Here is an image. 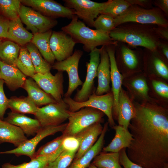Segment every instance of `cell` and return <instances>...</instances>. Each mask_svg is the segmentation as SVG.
<instances>
[{
	"mask_svg": "<svg viewBox=\"0 0 168 168\" xmlns=\"http://www.w3.org/2000/svg\"><path fill=\"white\" fill-rule=\"evenodd\" d=\"M135 113L128 129L133 139L127 154L143 168L168 165V109L154 101H133Z\"/></svg>",
	"mask_w": 168,
	"mask_h": 168,
	"instance_id": "1",
	"label": "cell"
},
{
	"mask_svg": "<svg viewBox=\"0 0 168 168\" xmlns=\"http://www.w3.org/2000/svg\"><path fill=\"white\" fill-rule=\"evenodd\" d=\"M71 19L69 23L62 27L61 30L69 35L76 44H82L85 51L90 52L98 46L116 43L109 35L86 26L75 15Z\"/></svg>",
	"mask_w": 168,
	"mask_h": 168,
	"instance_id": "2",
	"label": "cell"
},
{
	"mask_svg": "<svg viewBox=\"0 0 168 168\" xmlns=\"http://www.w3.org/2000/svg\"><path fill=\"white\" fill-rule=\"evenodd\" d=\"M109 35L115 41L134 47H142L153 52L156 51L160 44L154 28L148 29L140 26H117Z\"/></svg>",
	"mask_w": 168,
	"mask_h": 168,
	"instance_id": "3",
	"label": "cell"
},
{
	"mask_svg": "<svg viewBox=\"0 0 168 168\" xmlns=\"http://www.w3.org/2000/svg\"><path fill=\"white\" fill-rule=\"evenodd\" d=\"M160 9H146L132 5L124 13L114 18L115 27L128 22L154 24L167 27L168 21Z\"/></svg>",
	"mask_w": 168,
	"mask_h": 168,
	"instance_id": "4",
	"label": "cell"
},
{
	"mask_svg": "<svg viewBox=\"0 0 168 168\" xmlns=\"http://www.w3.org/2000/svg\"><path fill=\"white\" fill-rule=\"evenodd\" d=\"M68 122L62 134L75 136L80 132L98 122H101L105 114L98 109L89 107L82 108L75 112L68 110Z\"/></svg>",
	"mask_w": 168,
	"mask_h": 168,
	"instance_id": "5",
	"label": "cell"
},
{
	"mask_svg": "<svg viewBox=\"0 0 168 168\" xmlns=\"http://www.w3.org/2000/svg\"><path fill=\"white\" fill-rule=\"evenodd\" d=\"M63 100L68 105V110L70 111L75 112L86 107L95 108L107 116L108 122L112 128L115 125L113 115L114 98L111 91L103 95H97L94 91L88 99L82 102H76L70 97H64Z\"/></svg>",
	"mask_w": 168,
	"mask_h": 168,
	"instance_id": "6",
	"label": "cell"
},
{
	"mask_svg": "<svg viewBox=\"0 0 168 168\" xmlns=\"http://www.w3.org/2000/svg\"><path fill=\"white\" fill-rule=\"evenodd\" d=\"M19 17L22 23L33 35L49 31L58 23L55 19L46 16L31 8L24 5L20 6Z\"/></svg>",
	"mask_w": 168,
	"mask_h": 168,
	"instance_id": "7",
	"label": "cell"
},
{
	"mask_svg": "<svg viewBox=\"0 0 168 168\" xmlns=\"http://www.w3.org/2000/svg\"><path fill=\"white\" fill-rule=\"evenodd\" d=\"M68 106L63 100L40 108L34 114L42 127L58 125L68 119Z\"/></svg>",
	"mask_w": 168,
	"mask_h": 168,
	"instance_id": "8",
	"label": "cell"
},
{
	"mask_svg": "<svg viewBox=\"0 0 168 168\" xmlns=\"http://www.w3.org/2000/svg\"><path fill=\"white\" fill-rule=\"evenodd\" d=\"M83 54L82 51L76 49L69 57L61 61H57L52 65L53 69L56 70L58 71H65L68 73V86L67 92L63 95L64 97H70L77 88L83 84L78 73L79 61Z\"/></svg>",
	"mask_w": 168,
	"mask_h": 168,
	"instance_id": "9",
	"label": "cell"
},
{
	"mask_svg": "<svg viewBox=\"0 0 168 168\" xmlns=\"http://www.w3.org/2000/svg\"><path fill=\"white\" fill-rule=\"evenodd\" d=\"M67 123L61 124L42 127L33 138L28 139L22 145L16 148L4 152L0 154H14L19 156L25 155L33 159L38 144L45 138L58 132H63L66 128Z\"/></svg>",
	"mask_w": 168,
	"mask_h": 168,
	"instance_id": "10",
	"label": "cell"
},
{
	"mask_svg": "<svg viewBox=\"0 0 168 168\" xmlns=\"http://www.w3.org/2000/svg\"><path fill=\"white\" fill-rule=\"evenodd\" d=\"M21 3L29 6L47 17L55 19L66 18L72 19L75 11L53 0H21Z\"/></svg>",
	"mask_w": 168,
	"mask_h": 168,
	"instance_id": "11",
	"label": "cell"
},
{
	"mask_svg": "<svg viewBox=\"0 0 168 168\" xmlns=\"http://www.w3.org/2000/svg\"><path fill=\"white\" fill-rule=\"evenodd\" d=\"M64 6L73 10L75 15L88 26L93 27L95 19L100 14L105 2L90 0H64Z\"/></svg>",
	"mask_w": 168,
	"mask_h": 168,
	"instance_id": "12",
	"label": "cell"
},
{
	"mask_svg": "<svg viewBox=\"0 0 168 168\" xmlns=\"http://www.w3.org/2000/svg\"><path fill=\"white\" fill-rule=\"evenodd\" d=\"M100 49L95 48L90 53V59L86 62L87 73L85 82L80 90H77L73 100L77 102L87 100L94 91V81L100 60Z\"/></svg>",
	"mask_w": 168,
	"mask_h": 168,
	"instance_id": "13",
	"label": "cell"
},
{
	"mask_svg": "<svg viewBox=\"0 0 168 168\" xmlns=\"http://www.w3.org/2000/svg\"><path fill=\"white\" fill-rule=\"evenodd\" d=\"M32 78L43 90L51 96L57 102L63 100V72L58 71L54 75L50 72L44 74L36 73Z\"/></svg>",
	"mask_w": 168,
	"mask_h": 168,
	"instance_id": "14",
	"label": "cell"
},
{
	"mask_svg": "<svg viewBox=\"0 0 168 168\" xmlns=\"http://www.w3.org/2000/svg\"><path fill=\"white\" fill-rule=\"evenodd\" d=\"M128 95L133 101H153L149 96V87L147 76L141 72L124 78L123 84Z\"/></svg>",
	"mask_w": 168,
	"mask_h": 168,
	"instance_id": "15",
	"label": "cell"
},
{
	"mask_svg": "<svg viewBox=\"0 0 168 168\" xmlns=\"http://www.w3.org/2000/svg\"><path fill=\"white\" fill-rule=\"evenodd\" d=\"M76 44L69 35L62 30L53 31L49 40L51 50L58 62L71 56Z\"/></svg>",
	"mask_w": 168,
	"mask_h": 168,
	"instance_id": "16",
	"label": "cell"
},
{
	"mask_svg": "<svg viewBox=\"0 0 168 168\" xmlns=\"http://www.w3.org/2000/svg\"><path fill=\"white\" fill-rule=\"evenodd\" d=\"M116 43L106 46L110 61L111 92L114 98L113 115L117 119L118 98L123 84L124 77L118 67L115 59V47Z\"/></svg>",
	"mask_w": 168,
	"mask_h": 168,
	"instance_id": "17",
	"label": "cell"
},
{
	"mask_svg": "<svg viewBox=\"0 0 168 168\" xmlns=\"http://www.w3.org/2000/svg\"><path fill=\"white\" fill-rule=\"evenodd\" d=\"M120 51L115 59L124 78L140 73L139 59L134 51L125 45L122 46Z\"/></svg>",
	"mask_w": 168,
	"mask_h": 168,
	"instance_id": "18",
	"label": "cell"
},
{
	"mask_svg": "<svg viewBox=\"0 0 168 168\" xmlns=\"http://www.w3.org/2000/svg\"><path fill=\"white\" fill-rule=\"evenodd\" d=\"M100 50V60L96 76L98 84L95 91L97 95H103L111 91L110 64L106 46H102Z\"/></svg>",
	"mask_w": 168,
	"mask_h": 168,
	"instance_id": "19",
	"label": "cell"
},
{
	"mask_svg": "<svg viewBox=\"0 0 168 168\" xmlns=\"http://www.w3.org/2000/svg\"><path fill=\"white\" fill-rule=\"evenodd\" d=\"M101 123L98 122L94 124L75 136L79 141L80 146L74 159L81 157L96 143L103 130V127Z\"/></svg>",
	"mask_w": 168,
	"mask_h": 168,
	"instance_id": "20",
	"label": "cell"
},
{
	"mask_svg": "<svg viewBox=\"0 0 168 168\" xmlns=\"http://www.w3.org/2000/svg\"><path fill=\"white\" fill-rule=\"evenodd\" d=\"M135 113L133 100L127 91L121 88L118 98L117 119L118 125L125 129L128 126Z\"/></svg>",
	"mask_w": 168,
	"mask_h": 168,
	"instance_id": "21",
	"label": "cell"
},
{
	"mask_svg": "<svg viewBox=\"0 0 168 168\" xmlns=\"http://www.w3.org/2000/svg\"><path fill=\"white\" fill-rule=\"evenodd\" d=\"M0 79L3 80L12 91L22 88L27 79L24 74L15 66L0 62Z\"/></svg>",
	"mask_w": 168,
	"mask_h": 168,
	"instance_id": "22",
	"label": "cell"
},
{
	"mask_svg": "<svg viewBox=\"0 0 168 168\" xmlns=\"http://www.w3.org/2000/svg\"><path fill=\"white\" fill-rule=\"evenodd\" d=\"M4 121L20 128L27 136H35L42 128L36 119L28 117L24 114L11 112Z\"/></svg>",
	"mask_w": 168,
	"mask_h": 168,
	"instance_id": "23",
	"label": "cell"
},
{
	"mask_svg": "<svg viewBox=\"0 0 168 168\" xmlns=\"http://www.w3.org/2000/svg\"><path fill=\"white\" fill-rule=\"evenodd\" d=\"M28 139L20 128L0 120V144L10 143L17 147Z\"/></svg>",
	"mask_w": 168,
	"mask_h": 168,
	"instance_id": "24",
	"label": "cell"
},
{
	"mask_svg": "<svg viewBox=\"0 0 168 168\" xmlns=\"http://www.w3.org/2000/svg\"><path fill=\"white\" fill-rule=\"evenodd\" d=\"M108 122L103 127L102 132L94 145L81 157L74 159L68 168H86L91 164L94 158L98 155L103 148L104 138L108 129Z\"/></svg>",
	"mask_w": 168,
	"mask_h": 168,
	"instance_id": "25",
	"label": "cell"
},
{
	"mask_svg": "<svg viewBox=\"0 0 168 168\" xmlns=\"http://www.w3.org/2000/svg\"><path fill=\"white\" fill-rule=\"evenodd\" d=\"M149 87V96L152 100L168 107V85L165 80L153 76L147 77Z\"/></svg>",
	"mask_w": 168,
	"mask_h": 168,
	"instance_id": "26",
	"label": "cell"
},
{
	"mask_svg": "<svg viewBox=\"0 0 168 168\" xmlns=\"http://www.w3.org/2000/svg\"><path fill=\"white\" fill-rule=\"evenodd\" d=\"M33 35L23 26L19 17L9 21L7 38L20 46L31 42Z\"/></svg>",
	"mask_w": 168,
	"mask_h": 168,
	"instance_id": "27",
	"label": "cell"
},
{
	"mask_svg": "<svg viewBox=\"0 0 168 168\" xmlns=\"http://www.w3.org/2000/svg\"><path fill=\"white\" fill-rule=\"evenodd\" d=\"M112 128L115 131L114 137L108 146L103 148V152H119L122 149L128 147L131 142L132 136L128 129L119 125Z\"/></svg>",
	"mask_w": 168,
	"mask_h": 168,
	"instance_id": "28",
	"label": "cell"
},
{
	"mask_svg": "<svg viewBox=\"0 0 168 168\" xmlns=\"http://www.w3.org/2000/svg\"><path fill=\"white\" fill-rule=\"evenodd\" d=\"M28 96L39 107L57 102L50 95L43 90L32 78L27 79L22 87Z\"/></svg>",
	"mask_w": 168,
	"mask_h": 168,
	"instance_id": "29",
	"label": "cell"
},
{
	"mask_svg": "<svg viewBox=\"0 0 168 168\" xmlns=\"http://www.w3.org/2000/svg\"><path fill=\"white\" fill-rule=\"evenodd\" d=\"M52 31L51 29L44 33L33 35L31 41L38 49L44 58L51 65L55 60L49 44Z\"/></svg>",
	"mask_w": 168,
	"mask_h": 168,
	"instance_id": "30",
	"label": "cell"
},
{
	"mask_svg": "<svg viewBox=\"0 0 168 168\" xmlns=\"http://www.w3.org/2000/svg\"><path fill=\"white\" fill-rule=\"evenodd\" d=\"M63 151L61 147L56 152L52 154L35 157L29 162L17 165L6 163L2 165V168H48L49 163L54 160Z\"/></svg>",
	"mask_w": 168,
	"mask_h": 168,
	"instance_id": "31",
	"label": "cell"
},
{
	"mask_svg": "<svg viewBox=\"0 0 168 168\" xmlns=\"http://www.w3.org/2000/svg\"><path fill=\"white\" fill-rule=\"evenodd\" d=\"M8 108L12 112L22 114H35L37 111L38 107L28 96H12L9 99Z\"/></svg>",
	"mask_w": 168,
	"mask_h": 168,
	"instance_id": "32",
	"label": "cell"
},
{
	"mask_svg": "<svg viewBox=\"0 0 168 168\" xmlns=\"http://www.w3.org/2000/svg\"><path fill=\"white\" fill-rule=\"evenodd\" d=\"M21 46L10 40L0 41V59L8 65L16 66Z\"/></svg>",
	"mask_w": 168,
	"mask_h": 168,
	"instance_id": "33",
	"label": "cell"
},
{
	"mask_svg": "<svg viewBox=\"0 0 168 168\" xmlns=\"http://www.w3.org/2000/svg\"><path fill=\"white\" fill-rule=\"evenodd\" d=\"M26 47L30 53L36 73L44 74L50 72L52 65L42 57L37 47L31 42Z\"/></svg>",
	"mask_w": 168,
	"mask_h": 168,
	"instance_id": "34",
	"label": "cell"
},
{
	"mask_svg": "<svg viewBox=\"0 0 168 168\" xmlns=\"http://www.w3.org/2000/svg\"><path fill=\"white\" fill-rule=\"evenodd\" d=\"M119 152H100L92 164L98 168H122L119 162Z\"/></svg>",
	"mask_w": 168,
	"mask_h": 168,
	"instance_id": "35",
	"label": "cell"
},
{
	"mask_svg": "<svg viewBox=\"0 0 168 168\" xmlns=\"http://www.w3.org/2000/svg\"><path fill=\"white\" fill-rule=\"evenodd\" d=\"M16 66L26 76L32 78L36 73L30 53L25 46L20 47Z\"/></svg>",
	"mask_w": 168,
	"mask_h": 168,
	"instance_id": "36",
	"label": "cell"
},
{
	"mask_svg": "<svg viewBox=\"0 0 168 168\" xmlns=\"http://www.w3.org/2000/svg\"><path fill=\"white\" fill-rule=\"evenodd\" d=\"M131 6L127 0H109L105 2L100 14L115 18L124 13Z\"/></svg>",
	"mask_w": 168,
	"mask_h": 168,
	"instance_id": "37",
	"label": "cell"
},
{
	"mask_svg": "<svg viewBox=\"0 0 168 168\" xmlns=\"http://www.w3.org/2000/svg\"><path fill=\"white\" fill-rule=\"evenodd\" d=\"M21 0H0V13L9 21L19 16Z\"/></svg>",
	"mask_w": 168,
	"mask_h": 168,
	"instance_id": "38",
	"label": "cell"
},
{
	"mask_svg": "<svg viewBox=\"0 0 168 168\" xmlns=\"http://www.w3.org/2000/svg\"><path fill=\"white\" fill-rule=\"evenodd\" d=\"M150 70L152 71L147 76H156L167 81L168 79V68L162 58L153 55L151 60Z\"/></svg>",
	"mask_w": 168,
	"mask_h": 168,
	"instance_id": "39",
	"label": "cell"
},
{
	"mask_svg": "<svg viewBox=\"0 0 168 168\" xmlns=\"http://www.w3.org/2000/svg\"><path fill=\"white\" fill-rule=\"evenodd\" d=\"M93 27L96 30L109 35L115 28L114 18L105 14H100L95 19Z\"/></svg>",
	"mask_w": 168,
	"mask_h": 168,
	"instance_id": "40",
	"label": "cell"
},
{
	"mask_svg": "<svg viewBox=\"0 0 168 168\" xmlns=\"http://www.w3.org/2000/svg\"><path fill=\"white\" fill-rule=\"evenodd\" d=\"M65 137L62 134L41 147L35 152L33 158L41 156L49 155L56 152L61 147Z\"/></svg>",
	"mask_w": 168,
	"mask_h": 168,
	"instance_id": "41",
	"label": "cell"
},
{
	"mask_svg": "<svg viewBox=\"0 0 168 168\" xmlns=\"http://www.w3.org/2000/svg\"><path fill=\"white\" fill-rule=\"evenodd\" d=\"M76 152L63 151L49 163L48 168H68L74 159Z\"/></svg>",
	"mask_w": 168,
	"mask_h": 168,
	"instance_id": "42",
	"label": "cell"
},
{
	"mask_svg": "<svg viewBox=\"0 0 168 168\" xmlns=\"http://www.w3.org/2000/svg\"><path fill=\"white\" fill-rule=\"evenodd\" d=\"M63 151L77 152L80 142L76 136H68L64 138L61 145Z\"/></svg>",
	"mask_w": 168,
	"mask_h": 168,
	"instance_id": "43",
	"label": "cell"
},
{
	"mask_svg": "<svg viewBox=\"0 0 168 168\" xmlns=\"http://www.w3.org/2000/svg\"><path fill=\"white\" fill-rule=\"evenodd\" d=\"M4 82L0 79V120H3L6 111L8 108L9 99L4 93L3 85Z\"/></svg>",
	"mask_w": 168,
	"mask_h": 168,
	"instance_id": "44",
	"label": "cell"
},
{
	"mask_svg": "<svg viewBox=\"0 0 168 168\" xmlns=\"http://www.w3.org/2000/svg\"><path fill=\"white\" fill-rule=\"evenodd\" d=\"M119 153V163L124 168H143L129 159L127 154L126 148L122 149Z\"/></svg>",
	"mask_w": 168,
	"mask_h": 168,
	"instance_id": "45",
	"label": "cell"
},
{
	"mask_svg": "<svg viewBox=\"0 0 168 168\" xmlns=\"http://www.w3.org/2000/svg\"><path fill=\"white\" fill-rule=\"evenodd\" d=\"M9 20L0 13V38L7 39Z\"/></svg>",
	"mask_w": 168,
	"mask_h": 168,
	"instance_id": "46",
	"label": "cell"
},
{
	"mask_svg": "<svg viewBox=\"0 0 168 168\" xmlns=\"http://www.w3.org/2000/svg\"><path fill=\"white\" fill-rule=\"evenodd\" d=\"M154 4L167 16L168 14V0H158L154 2Z\"/></svg>",
	"mask_w": 168,
	"mask_h": 168,
	"instance_id": "47",
	"label": "cell"
},
{
	"mask_svg": "<svg viewBox=\"0 0 168 168\" xmlns=\"http://www.w3.org/2000/svg\"><path fill=\"white\" fill-rule=\"evenodd\" d=\"M155 31L158 37L164 39L168 40V31L167 27L158 26V27L154 28Z\"/></svg>",
	"mask_w": 168,
	"mask_h": 168,
	"instance_id": "48",
	"label": "cell"
},
{
	"mask_svg": "<svg viewBox=\"0 0 168 168\" xmlns=\"http://www.w3.org/2000/svg\"><path fill=\"white\" fill-rule=\"evenodd\" d=\"M127 1L131 6H141L144 8L149 7L151 3V1L147 0H127Z\"/></svg>",
	"mask_w": 168,
	"mask_h": 168,
	"instance_id": "49",
	"label": "cell"
},
{
	"mask_svg": "<svg viewBox=\"0 0 168 168\" xmlns=\"http://www.w3.org/2000/svg\"><path fill=\"white\" fill-rule=\"evenodd\" d=\"M160 46H161V49L162 53L163 55L166 59H168V46L166 44H160Z\"/></svg>",
	"mask_w": 168,
	"mask_h": 168,
	"instance_id": "50",
	"label": "cell"
},
{
	"mask_svg": "<svg viewBox=\"0 0 168 168\" xmlns=\"http://www.w3.org/2000/svg\"><path fill=\"white\" fill-rule=\"evenodd\" d=\"M86 168H98L92 164H91L89 166Z\"/></svg>",
	"mask_w": 168,
	"mask_h": 168,
	"instance_id": "51",
	"label": "cell"
},
{
	"mask_svg": "<svg viewBox=\"0 0 168 168\" xmlns=\"http://www.w3.org/2000/svg\"><path fill=\"white\" fill-rule=\"evenodd\" d=\"M163 168H168V165H166Z\"/></svg>",
	"mask_w": 168,
	"mask_h": 168,
	"instance_id": "52",
	"label": "cell"
},
{
	"mask_svg": "<svg viewBox=\"0 0 168 168\" xmlns=\"http://www.w3.org/2000/svg\"><path fill=\"white\" fill-rule=\"evenodd\" d=\"M1 61V59H0V62Z\"/></svg>",
	"mask_w": 168,
	"mask_h": 168,
	"instance_id": "53",
	"label": "cell"
},
{
	"mask_svg": "<svg viewBox=\"0 0 168 168\" xmlns=\"http://www.w3.org/2000/svg\"></svg>",
	"mask_w": 168,
	"mask_h": 168,
	"instance_id": "54",
	"label": "cell"
}]
</instances>
